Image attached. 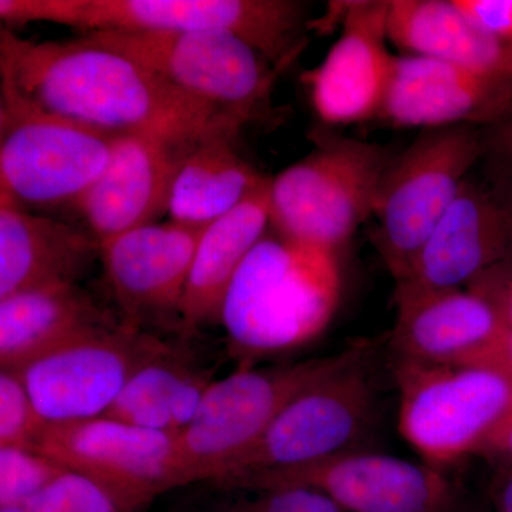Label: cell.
Here are the masks:
<instances>
[{
  "instance_id": "836d02e7",
  "label": "cell",
  "mask_w": 512,
  "mask_h": 512,
  "mask_svg": "<svg viewBox=\"0 0 512 512\" xmlns=\"http://www.w3.org/2000/svg\"><path fill=\"white\" fill-rule=\"evenodd\" d=\"M498 512H512V466L505 467L504 476L495 488Z\"/></svg>"
},
{
  "instance_id": "5bb4252c",
  "label": "cell",
  "mask_w": 512,
  "mask_h": 512,
  "mask_svg": "<svg viewBox=\"0 0 512 512\" xmlns=\"http://www.w3.org/2000/svg\"><path fill=\"white\" fill-rule=\"evenodd\" d=\"M207 227L156 222L101 242L100 261L120 322L147 330L148 323L175 319L178 328L185 285Z\"/></svg>"
},
{
  "instance_id": "277c9868",
  "label": "cell",
  "mask_w": 512,
  "mask_h": 512,
  "mask_svg": "<svg viewBox=\"0 0 512 512\" xmlns=\"http://www.w3.org/2000/svg\"><path fill=\"white\" fill-rule=\"evenodd\" d=\"M365 356V348L268 366H241L215 380L194 419L178 434L185 485L211 483L323 377Z\"/></svg>"
},
{
  "instance_id": "d4e9b609",
  "label": "cell",
  "mask_w": 512,
  "mask_h": 512,
  "mask_svg": "<svg viewBox=\"0 0 512 512\" xmlns=\"http://www.w3.org/2000/svg\"><path fill=\"white\" fill-rule=\"evenodd\" d=\"M215 372L171 346L131 377L101 417L178 436L194 419Z\"/></svg>"
},
{
  "instance_id": "9a60e30c",
  "label": "cell",
  "mask_w": 512,
  "mask_h": 512,
  "mask_svg": "<svg viewBox=\"0 0 512 512\" xmlns=\"http://www.w3.org/2000/svg\"><path fill=\"white\" fill-rule=\"evenodd\" d=\"M202 141V140H201ZM197 143L150 134L114 138L109 163L74 211L99 245L168 214L175 177Z\"/></svg>"
},
{
  "instance_id": "f1b7e54d",
  "label": "cell",
  "mask_w": 512,
  "mask_h": 512,
  "mask_svg": "<svg viewBox=\"0 0 512 512\" xmlns=\"http://www.w3.org/2000/svg\"><path fill=\"white\" fill-rule=\"evenodd\" d=\"M23 508L26 512H121L103 488L69 470Z\"/></svg>"
},
{
  "instance_id": "7a4b0ae2",
  "label": "cell",
  "mask_w": 512,
  "mask_h": 512,
  "mask_svg": "<svg viewBox=\"0 0 512 512\" xmlns=\"http://www.w3.org/2000/svg\"><path fill=\"white\" fill-rule=\"evenodd\" d=\"M268 229L235 275L221 313L241 366L319 338L342 296L338 252Z\"/></svg>"
},
{
  "instance_id": "7c38bea8",
  "label": "cell",
  "mask_w": 512,
  "mask_h": 512,
  "mask_svg": "<svg viewBox=\"0 0 512 512\" xmlns=\"http://www.w3.org/2000/svg\"><path fill=\"white\" fill-rule=\"evenodd\" d=\"M170 343L120 322L67 343L16 370L49 424L96 419L113 406L131 377Z\"/></svg>"
},
{
  "instance_id": "cb8c5ba5",
  "label": "cell",
  "mask_w": 512,
  "mask_h": 512,
  "mask_svg": "<svg viewBox=\"0 0 512 512\" xmlns=\"http://www.w3.org/2000/svg\"><path fill=\"white\" fill-rule=\"evenodd\" d=\"M238 134H212L185 157L173 190L170 221L207 227L234 211L272 177L259 173L235 148Z\"/></svg>"
},
{
  "instance_id": "4fadbf2b",
  "label": "cell",
  "mask_w": 512,
  "mask_h": 512,
  "mask_svg": "<svg viewBox=\"0 0 512 512\" xmlns=\"http://www.w3.org/2000/svg\"><path fill=\"white\" fill-rule=\"evenodd\" d=\"M224 487L306 488L325 495L343 512H441L451 501V484L441 470L389 454L355 450Z\"/></svg>"
},
{
  "instance_id": "3957f363",
  "label": "cell",
  "mask_w": 512,
  "mask_h": 512,
  "mask_svg": "<svg viewBox=\"0 0 512 512\" xmlns=\"http://www.w3.org/2000/svg\"><path fill=\"white\" fill-rule=\"evenodd\" d=\"M8 28L46 22L92 32H228L274 67L303 47L306 6L292 0H0Z\"/></svg>"
},
{
  "instance_id": "52a82bcc",
  "label": "cell",
  "mask_w": 512,
  "mask_h": 512,
  "mask_svg": "<svg viewBox=\"0 0 512 512\" xmlns=\"http://www.w3.org/2000/svg\"><path fill=\"white\" fill-rule=\"evenodd\" d=\"M396 379L400 434L437 470L481 453L512 406V379L493 367L400 359Z\"/></svg>"
},
{
  "instance_id": "83f0119b",
  "label": "cell",
  "mask_w": 512,
  "mask_h": 512,
  "mask_svg": "<svg viewBox=\"0 0 512 512\" xmlns=\"http://www.w3.org/2000/svg\"><path fill=\"white\" fill-rule=\"evenodd\" d=\"M49 423L16 370L0 372V447L37 448Z\"/></svg>"
},
{
  "instance_id": "8fae6325",
  "label": "cell",
  "mask_w": 512,
  "mask_h": 512,
  "mask_svg": "<svg viewBox=\"0 0 512 512\" xmlns=\"http://www.w3.org/2000/svg\"><path fill=\"white\" fill-rule=\"evenodd\" d=\"M36 450L99 485L121 512L185 487L178 436L110 417L49 424Z\"/></svg>"
},
{
  "instance_id": "8992f818",
  "label": "cell",
  "mask_w": 512,
  "mask_h": 512,
  "mask_svg": "<svg viewBox=\"0 0 512 512\" xmlns=\"http://www.w3.org/2000/svg\"><path fill=\"white\" fill-rule=\"evenodd\" d=\"M116 137L42 109L0 77V194L20 207L72 208L103 173Z\"/></svg>"
},
{
  "instance_id": "2e32d148",
  "label": "cell",
  "mask_w": 512,
  "mask_h": 512,
  "mask_svg": "<svg viewBox=\"0 0 512 512\" xmlns=\"http://www.w3.org/2000/svg\"><path fill=\"white\" fill-rule=\"evenodd\" d=\"M387 15L386 0L349 2L338 42L303 76L326 124L348 126L380 116L396 60L387 47Z\"/></svg>"
},
{
  "instance_id": "4dcf8cb0",
  "label": "cell",
  "mask_w": 512,
  "mask_h": 512,
  "mask_svg": "<svg viewBox=\"0 0 512 512\" xmlns=\"http://www.w3.org/2000/svg\"><path fill=\"white\" fill-rule=\"evenodd\" d=\"M481 28L512 42V0H454Z\"/></svg>"
},
{
  "instance_id": "ac0fdd59",
  "label": "cell",
  "mask_w": 512,
  "mask_h": 512,
  "mask_svg": "<svg viewBox=\"0 0 512 512\" xmlns=\"http://www.w3.org/2000/svg\"><path fill=\"white\" fill-rule=\"evenodd\" d=\"M393 342L400 359L431 365H474L505 326L494 309L468 289H396Z\"/></svg>"
},
{
  "instance_id": "d590c367",
  "label": "cell",
  "mask_w": 512,
  "mask_h": 512,
  "mask_svg": "<svg viewBox=\"0 0 512 512\" xmlns=\"http://www.w3.org/2000/svg\"><path fill=\"white\" fill-rule=\"evenodd\" d=\"M511 141H512V134H511Z\"/></svg>"
},
{
  "instance_id": "5b68a950",
  "label": "cell",
  "mask_w": 512,
  "mask_h": 512,
  "mask_svg": "<svg viewBox=\"0 0 512 512\" xmlns=\"http://www.w3.org/2000/svg\"><path fill=\"white\" fill-rule=\"evenodd\" d=\"M394 157L389 147L323 134L308 156L272 178L269 227L338 252L373 217Z\"/></svg>"
},
{
  "instance_id": "e0dca14e",
  "label": "cell",
  "mask_w": 512,
  "mask_h": 512,
  "mask_svg": "<svg viewBox=\"0 0 512 512\" xmlns=\"http://www.w3.org/2000/svg\"><path fill=\"white\" fill-rule=\"evenodd\" d=\"M512 111V80L431 59L394 60L379 119L396 127L446 128L491 123Z\"/></svg>"
},
{
  "instance_id": "4316f807",
  "label": "cell",
  "mask_w": 512,
  "mask_h": 512,
  "mask_svg": "<svg viewBox=\"0 0 512 512\" xmlns=\"http://www.w3.org/2000/svg\"><path fill=\"white\" fill-rule=\"evenodd\" d=\"M64 471L35 448L0 447V508L25 507Z\"/></svg>"
},
{
  "instance_id": "30bf717a",
  "label": "cell",
  "mask_w": 512,
  "mask_h": 512,
  "mask_svg": "<svg viewBox=\"0 0 512 512\" xmlns=\"http://www.w3.org/2000/svg\"><path fill=\"white\" fill-rule=\"evenodd\" d=\"M363 362L365 356L299 394L261 439L205 484L231 485L353 450L375 406L372 380Z\"/></svg>"
},
{
  "instance_id": "9c48e42d",
  "label": "cell",
  "mask_w": 512,
  "mask_h": 512,
  "mask_svg": "<svg viewBox=\"0 0 512 512\" xmlns=\"http://www.w3.org/2000/svg\"><path fill=\"white\" fill-rule=\"evenodd\" d=\"M480 154L477 134L457 126L431 128L393 158L373 217L376 247L396 282L409 275Z\"/></svg>"
},
{
  "instance_id": "d6a6232c",
  "label": "cell",
  "mask_w": 512,
  "mask_h": 512,
  "mask_svg": "<svg viewBox=\"0 0 512 512\" xmlns=\"http://www.w3.org/2000/svg\"><path fill=\"white\" fill-rule=\"evenodd\" d=\"M481 453L503 461L505 467L512 466V406Z\"/></svg>"
},
{
  "instance_id": "ba28073f",
  "label": "cell",
  "mask_w": 512,
  "mask_h": 512,
  "mask_svg": "<svg viewBox=\"0 0 512 512\" xmlns=\"http://www.w3.org/2000/svg\"><path fill=\"white\" fill-rule=\"evenodd\" d=\"M83 36L133 57L184 96L242 127L261 116L276 74L284 69L272 66L245 40L228 32H92Z\"/></svg>"
},
{
  "instance_id": "ffe728a7",
  "label": "cell",
  "mask_w": 512,
  "mask_h": 512,
  "mask_svg": "<svg viewBox=\"0 0 512 512\" xmlns=\"http://www.w3.org/2000/svg\"><path fill=\"white\" fill-rule=\"evenodd\" d=\"M100 258L86 231L32 214L0 194V299L59 282H77Z\"/></svg>"
},
{
  "instance_id": "484cf974",
  "label": "cell",
  "mask_w": 512,
  "mask_h": 512,
  "mask_svg": "<svg viewBox=\"0 0 512 512\" xmlns=\"http://www.w3.org/2000/svg\"><path fill=\"white\" fill-rule=\"evenodd\" d=\"M212 493L184 504L175 512H343L328 497L306 488L224 487L208 484Z\"/></svg>"
},
{
  "instance_id": "f546056e",
  "label": "cell",
  "mask_w": 512,
  "mask_h": 512,
  "mask_svg": "<svg viewBox=\"0 0 512 512\" xmlns=\"http://www.w3.org/2000/svg\"><path fill=\"white\" fill-rule=\"evenodd\" d=\"M467 289L483 298L505 328L512 329V265L498 262L474 279Z\"/></svg>"
},
{
  "instance_id": "1f68e13d",
  "label": "cell",
  "mask_w": 512,
  "mask_h": 512,
  "mask_svg": "<svg viewBox=\"0 0 512 512\" xmlns=\"http://www.w3.org/2000/svg\"><path fill=\"white\" fill-rule=\"evenodd\" d=\"M474 365L493 367L512 379V329H505Z\"/></svg>"
},
{
  "instance_id": "d6986e66",
  "label": "cell",
  "mask_w": 512,
  "mask_h": 512,
  "mask_svg": "<svg viewBox=\"0 0 512 512\" xmlns=\"http://www.w3.org/2000/svg\"><path fill=\"white\" fill-rule=\"evenodd\" d=\"M507 244L503 212L483 191L464 183L396 289L444 291L468 286L503 261Z\"/></svg>"
},
{
  "instance_id": "e575fe53",
  "label": "cell",
  "mask_w": 512,
  "mask_h": 512,
  "mask_svg": "<svg viewBox=\"0 0 512 512\" xmlns=\"http://www.w3.org/2000/svg\"><path fill=\"white\" fill-rule=\"evenodd\" d=\"M0 512H26L25 508L22 507H3L0 508Z\"/></svg>"
},
{
  "instance_id": "6da1fadb",
  "label": "cell",
  "mask_w": 512,
  "mask_h": 512,
  "mask_svg": "<svg viewBox=\"0 0 512 512\" xmlns=\"http://www.w3.org/2000/svg\"><path fill=\"white\" fill-rule=\"evenodd\" d=\"M0 77L42 109L116 136L150 134L197 143L242 128L133 57L86 36L33 42L3 28Z\"/></svg>"
},
{
  "instance_id": "44dd1931",
  "label": "cell",
  "mask_w": 512,
  "mask_h": 512,
  "mask_svg": "<svg viewBox=\"0 0 512 512\" xmlns=\"http://www.w3.org/2000/svg\"><path fill=\"white\" fill-rule=\"evenodd\" d=\"M117 323L79 282L13 293L0 299V365L20 370L73 340Z\"/></svg>"
},
{
  "instance_id": "7402d4cb",
  "label": "cell",
  "mask_w": 512,
  "mask_h": 512,
  "mask_svg": "<svg viewBox=\"0 0 512 512\" xmlns=\"http://www.w3.org/2000/svg\"><path fill=\"white\" fill-rule=\"evenodd\" d=\"M271 184L272 178L234 211L205 228L181 301L178 320L181 335L190 336L202 326L221 323L229 286L268 231Z\"/></svg>"
},
{
  "instance_id": "603a6c76",
  "label": "cell",
  "mask_w": 512,
  "mask_h": 512,
  "mask_svg": "<svg viewBox=\"0 0 512 512\" xmlns=\"http://www.w3.org/2000/svg\"><path fill=\"white\" fill-rule=\"evenodd\" d=\"M390 42L431 57L512 80V42L481 28L454 0H390Z\"/></svg>"
}]
</instances>
